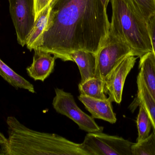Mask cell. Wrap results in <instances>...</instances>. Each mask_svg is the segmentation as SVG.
<instances>
[{
  "instance_id": "cell-1",
  "label": "cell",
  "mask_w": 155,
  "mask_h": 155,
  "mask_svg": "<svg viewBox=\"0 0 155 155\" xmlns=\"http://www.w3.org/2000/svg\"><path fill=\"white\" fill-rule=\"evenodd\" d=\"M101 0H53L46 27L32 46L64 62L83 50L96 54L110 29Z\"/></svg>"
},
{
  "instance_id": "cell-2",
  "label": "cell",
  "mask_w": 155,
  "mask_h": 155,
  "mask_svg": "<svg viewBox=\"0 0 155 155\" xmlns=\"http://www.w3.org/2000/svg\"><path fill=\"white\" fill-rule=\"evenodd\" d=\"M8 138L0 144L4 155H88L77 143L54 133L31 130L8 116Z\"/></svg>"
},
{
  "instance_id": "cell-3",
  "label": "cell",
  "mask_w": 155,
  "mask_h": 155,
  "mask_svg": "<svg viewBox=\"0 0 155 155\" xmlns=\"http://www.w3.org/2000/svg\"><path fill=\"white\" fill-rule=\"evenodd\" d=\"M110 1L112 16L109 33L126 43L136 57L152 52L148 22L128 0Z\"/></svg>"
},
{
  "instance_id": "cell-4",
  "label": "cell",
  "mask_w": 155,
  "mask_h": 155,
  "mask_svg": "<svg viewBox=\"0 0 155 155\" xmlns=\"http://www.w3.org/2000/svg\"><path fill=\"white\" fill-rule=\"evenodd\" d=\"M133 54L128 45L109 33L104 42L96 54L95 77L104 81L113 68L126 56Z\"/></svg>"
},
{
  "instance_id": "cell-5",
  "label": "cell",
  "mask_w": 155,
  "mask_h": 155,
  "mask_svg": "<svg viewBox=\"0 0 155 155\" xmlns=\"http://www.w3.org/2000/svg\"><path fill=\"white\" fill-rule=\"evenodd\" d=\"M81 144L88 155H132L133 143L102 132L88 133Z\"/></svg>"
},
{
  "instance_id": "cell-6",
  "label": "cell",
  "mask_w": 155,
  "mask_h": 155,
  "mask_svg": "<svg viewBox=\"0 0 155 155\" xmlns=\"http://www.w3.org/2000/svg\"><path fill=\"white\" fill-rule=\"evenodd\" d=\"M52 106L58 113L67 116L87 133L103 132L104 127L99 126L94 118L84 113L78 106L71 93L59 88L55 89Z\"/></svg>"
},
{
  "instance_id": "cell-7",
  "label": "cell",
  "mask_w": 155,
  "mask_h": 155,
  "mask_svg": "<svg viewBox=\"0 0 155 155\" xmlns=\"http://www.w3.org/2000/svg\"><path fill=\"white\" fill-rule=\"evenodd\" d=\"M9 2L17 41L24 46L35 23L34 0H9Z\"/></svg>"
},
{
  "instance_id": "cell-8",
  "label": "cell",
  "mask_w": 155,
  "mask_h": 155,
  "mask_svg": "<svg viewBox=\"0 0 155 155\" xmlns=\"http://www.w3.org/2000/svg\"><path fill=\"white\" fill-rule=\"evenodd\" d=\"M137 57L132 54L119 62L105 78L104 90L110 101L120 104L126 79L134 66Z\"/></svg>"
},
{
  "instance_id": "cell-9",
  "label": "cell",
  "mask_w": 155,
  "mask_h": 155,
  "mask_svg": "<svg viewBox=\"0 0 155 155\" xmlns=\"http://www.w3.org/2000/svg\"><path fill=\"white\" fill-rule=\"evenodd\" d=\"M78 99L94 119L104 120L111 124L116 123V115L113 110L112 102L108 97L102 100L80 94Z\"/></svg>"
},
{
  "instance_id": "cell-10",
  "label": "cell",
  "mask_w": 155,
  "mask_h": 155,
  "mask_svg": "<svg viewBox=\"0 0 155 155\" xmlns=\"http://www.w3.org/2000/svg\"><path fill=\"white\" fill-rule=\"evenodd\" d=\"M31 65L26 68L28 75L35 81L44 82L53 72L56 57L46 52L34 50Z\"/></svg>"
},
{
  "instance_id": "cell-11",
  "label": "cell",
  "mask_w": 155,
  "mask_h": 155,
  "mask_svg": "<svg viewBox=\"0 0 155 155\" xmlns=\"http://www.w3.org/2000/svg\"><path fill=\"white\" fill-rule=\"evenodd\" d=\"M72 62L78 66L81 76L80 83L95 77L96 57L95 54L86 51H75L70 55Z\"/></svg>"
},
{
  "instance_id": "cell-12",
  "label": "cell",
  "mask_w": 155,
  "mask_h": 155,
  "mask_svg": "<svg viewBox=\"0 0 155 155\" xmlns=\"http://www.w3.org/2000/svg\"><path fill=\"white\" fill-rule=\"evenodd\" d=\"M139 69L144 83L155 101V57L153 52L140 57Z\"/></svg>"
},
{
  "instance_id": "cell-13",
  "label": "cell",
  "mask_w": 155,
  "mask_h": 155,
  "mask_svg": "<svg viewBox=\"0 0 155 155\" xmlns=\"http://www.w3.org/2000/svg\"><path fill=\"white\" fill-rule=\"evenodd\" d=\"M137 94L136 98L130 106V109L134 106L141 105L146 110L155 131V101L149 93L142 76L139 72L137 77Z\"/></svg>"
},
{
  "instance_id": "cell-14",
  "label": "cell",
  "mask_w": 155,
  "mask_h": 155,
  "mask_svg": "<svg viewBox=\"0 0 155 155\" xmlns=\"http://www.w3.org/2000/svg\"><path fill=\"white\" fill-rule=\"evenodd\" d=\"M0 76L15 88H21L35 93L33 85L22 76L16 73L0 59Z\"/></svg>"
},
{
  "instance_id": "cell-15",
  "label": "cell",
  "mask_w": 155,
  "mask_h": 155,
  "mask_svg": "<svg viewBox=\"0 0 155 155\" xmlns=\"http://www.w3.org/2000/svg\"><path fill=\"white\" fill-rule=\"evenodd\" d=\"M80 95L96 99L104 100L107 98L104 90V82L97 77H93L78 84Z\"/></svg>"
},
{
  "instance_id": "cell-16",
  "label": "cell",
  "mask_w": 155,
  "mask_h": 155,
  "mask_svg": "<svg viewBox=\"0 0 155 155\" xmlns=\"http://www.w3.org/2000/svg\"><path fill=\"white\" fill-rule=\"evenodd\" d=\"M51 3L41 11L35 20L33 27L27 38L26 45L31 51L32 46L39 38L46 27L48 15L51 8Z\"/></svg>"
},
{
  "instance_id": "cell-17",
  "label": "cell",
  "mask_w": 155,
  "mask_h": 155,
  "mask_svg": "<svg viewBox=\"0 0 155 155\" xmlns=\"http://www.w3.org/2000/svg\"><path fill=\"white\" fill-rule=\"evenodd\" d=\"M139 106V113L137 119L138 136L137 143L141 142L147 138L150 135L152 124L148 114L143 106Z\"/></svg>"
},
{
  "instance_id": "cell-18",
  "label": "cell",
  "mask_w": 155,
  "mask_h": 155,
  "mask_svg": "<svg viewBox=\"0 0 155 155\" xmlns=\"http://www.w3.org/2000/svg\"><path fill=\"white\" fill-rule=\"evenodd\" d=\"M132 155H155V131L147 138L136 143L131 147Z\"/></svg>"
},
{
  "instance_id": "cell-19",
  "label": "cell",
  "mask_w": 155,
  "mask_h": 155,
  "mask_svg": "<svg viewBox=\"0 0 155 155\" xmlns=\"http://www.w3.org/2000/svg\"><path fill=\"white\" fill-rule=\"evenodd\" d=\"M134 9L148 22L155 15V0H128Z\"/></svg>"
},
{
  "instance_id": "cell-20",
  "label": "cell",
  "mask_w": 155,
  "mask_h": 155,
  "mask_svg": "<svg viewBox=\"0 0 155 155\" xmlns=\"http://www.w3.org/2000/svg\"><path fill=\"white\" fill-rule=\"evenodd\" d=\"M148 31L152 45V52L155 57V15L148 22Z\"/></svg>"
},
{
  "instance_id": "cell-21",
  "label": "cell",
  "mask_w": 155,
  "mask_h": 155,
  "mask_svg": "<svg viewBox=\"0 0 155 155\" xmlns=\"http://www.w3.org/2000/svg\"><path fill=\"white\" fill-rule=\"evenodd\" d=\"M53 0H34L35 20L41 11L50 4Z\"/></svg>"
},
{
  "instance_id": "cell-22",
  "label": "cell",
  "mask_w": 155,
  "mask_h": 155,
  "mask_svg": "<svg viewBox=\"0 0 155 155\" xmlns=\"http://www.w3.org/2000/svg\"><path fill=\"white\" fill-rule=\"evenodd\" d=\"M7 141V138H5V136L0 133V144H3L6 143Z\"/></svg>"
},
{
  "instance_id": "cell-23",
  "label": "cell",
  "mask_w": 155,
  "mask_h": 155,
  "mask_svg": "<svg viewBox=\"0 0 155 155\" xmlns=\"http://www.w3.org/2000/svg\"><path fill=\"white\" fill-rule=\"evenodd\" d=\"M110 1V0H101V2H102V3H103L105 9H106V10L108 3H109Z\"/></svg>"
}]
</instances>
